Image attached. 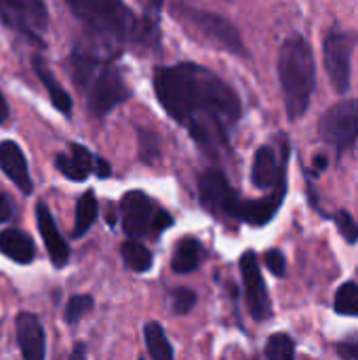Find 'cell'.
Returning a JSON list of instances; mask_svg holds the SVG:
<instances>
[{
    "mask_svg": "<svg viewBox=\"0 0 358 360\" xmlns=\"http://www.w3.org/2000/svg\"><path fill=\"white\" fill-rule=\"evenodd\" d=\"M154 91L165 112L190 131L203 152L217 156L241 120V97L215 72L196 63L156 68Z\"/></svg>",
    "mask_w": 358,
    "mask_h": 360,
    "instance_id": "obj_1",
    "label": "cell"
},
{
    "mask_svg": "<svg viewBox=\"0 0 358 360\" xmlns=\"http://www.w3.org/2000/svg\"><path fill=\"white\" fill-rule=\"evenodd\" d=\"M276 70L283 89L287 118L298 120L308 112L317 86L314 53L304 36L293 34L281 44Z\"/></svg>",
    "mask_w": 358,
    "mask_h": 360,
    "instance_id": "obj_2",
    "label": "cell"
},
{
    "mask_svg": "<svg viewBox=\"0 0 358 360\" xmlns=\"http://www.w3.org/2000/svg\"><path fill=\"white\" fill-rule=\"evenodd\" d=\"M74 84L82 91L91 116L103 118L118 103H122L131 93L124 84L118 68L110 61H101L89 53L74 51L68 59Z\"/></svg>",
    "mask_w": 358,
    "mask_h": 360,
    "instance_id": "obj_3",
    "label": "cell"
},
{
    "mask_svg": "<svg viewBox=\"0 0 358 360\" xmlns=\"http://www.w3.org/2000/svg\"><path fill=\"white\" fill-rule=\"evenodd\" d=\"M74 13L93 36L108 44L152 42L156 34V23L139 21L124 0H82Z\"/></svg>",
    "mask_w": 358,
    "mask_h": 360,
    "instance_id": "obj_4",
    "label": "cell"
},
{
    "mask_svg": "<svg viewBox=\"0 0 358 360\" xmlns=\"http://www.w3.org/2000/svg\"><path fill=\"white\" fill-rule=\"evenodd\" d=\"M173 13L179 19V23L186 30H190L200 42L215 46L219 51L234 53V55H247L241 32L230 19L211 11H200L196 6H186V4H177Z\"/></svg>",
    "mask_w": 358,
    "mask_h": 360,
    "instance_id": "obj_5",
    "label": "cell"
},
{
    "mask_svg": "<svg viewBox=\"0 0 358 360\" xmlns=\"http://www.w3.org/2000/svg\"><path fill=\"white\" fill-rule=\"evenodd\" d=\"M319 135L335 156L352 150L358 139V99H344L327 108L319 120Z\"/></svg>",
    "mask_w": 358,
    "mask_h": 360,
    "instance_id": "obj_6",
    "label": "cell"
},
{
    "mask_svg": "<svg viewBox=\"0 0 358 360\" xmlns=\"http://www.w3.org/2000/svg\"><path fill=\"white\" fill-rule=\"evenodd\" d=\"M358 46V34L333 27L323 40L325 70L333 89L340 95H346L352 86V55Z\"/></svg>",
    "mask_w": 358,
    "mask_h": 360,
    "instance_id": "obj_7",
    "label": "cell"
},
{
    "mask_svg": "<svg viewBox=\"0 0 358 360\" xmlns=\"http://www.w3.org/2000/svg\"><path fill=\"white\" fill-rule=\"evenodd\" d=\"M0 19L13 32L44 44L49 11L44 0H0Z\"/></svg>",
    "mask_w": 358,
    "mask_h": 360,
    "instance_id": "obj_8",
    "label": "cell"
},
{
    "mask_svg": "<svg viewBox=\"0 0 358 360\" xmlns=\"http://www.w3.org/2000/svg\"><path fill=\"white\" fill-rule=\"evenodd\" d=\"M241 276H243L245 302H247V310H249L251 319L257 323L268 321L272 316V300H270L268 287L264 283L257 255L253 251H247L241 257Z\"/></svg>",
    "mask_w": 358,
    "mask_h": 360,
    "instance_id": "obj_9",
    "label": "cell"
},
{
    "mask_svg": "<svg viewBox=\"0 0 358 360\" xmlns=\"http://www.w3.org/2000/svg\"><path fill=\"white\" fill-rule=\"evenodd\" d=\"M198 200L209 213L232 219L238 196L219 169H207L198 177Z\"/></svg>",
    "mask_w": 358,
    "mask_h": 360,
    "instance_id": "obj_10",
    "label": "cell"
},
{
    "mask_svg": "<svg viewBox=\"0 0 358 360\" xmlns=\"http://www.w3.org/2000/svg\"><path fill=\"white\" fill-rule=\"evenodd\" d=\"M287 196V177H283L270 194H266L264 198H255V200H245L238 196L234 211H232V219L234 221H245L249 226H266L268 221L274 219V215L279 213L283 200Z\"/></svg>",
    "mask_w": 358,
    "mask_h": 360,
    "instance_id": "obj_11",
    "label": "cell"
},
{
    "mask_svg": "<svg viewBox=\"0 0 358 360\" xmlns=\"http://www.w3.org/2000/svg\"><path fill=\"white\" fill-rule=\"evenodd\" d=\"M289 143H281V154L272 146H262L253 156L251 181L257 190H272L283 177H287Z\"/></svg>",
    "mask_w": 358,
    "mask_h": 360,
    "instance_id": "obj_12",
    "label": "cell"
},
{
    "mask_svg": "<svg viewBox=\"0 0 358 360\" xmlns=\"http://www.w3.org/2000/svg\"><path fill=\"white\" fill-rule=\"evenodd\" d=\"M156 205L141 190H129L120 200L122 230L129 238H141L150 232L152 217L156 213Z\"/></svg>",
    "mask_w": 358,
    "mask_h": 360,
    "instance_id": "obj_13",
    "label": "cell"
},
{
    "mask_svg": "<svg viewBox=\"0 0 358 360\" xmlns=\"http://www.w3.org/2000/svg\"><path fill=\"white\" fill-rule=\"evenodd\" d=\"M36 224H38V230H40V236L46 247L51 264L55 268H63L70 259V247L63 240V236L44 202H38V207H36Z\"/></svg>",
    "mask_w": 358,
    "mask_h": 360,
    "instance_id": "obj_14",
    "label": "cell"
},
{
    "mask_svg": "<svg viewBox=\"0 0 358 360\" xmlns=\"http://www.w3.org/2000/svg\"><path fill=\"white\" fill-rule=\"evenodd\" d=\"M15 331H17V344L21 350V356L25 360H42L46 354L44 348V329L38 321V316L30 312H21L15 319Z\"/></svg>",
    "mask_w": 358,
    "mask_h": 360,
    "instance_id": "obj_15",
    "label": "cell"
},
{
    "mask_svg": "<svg viewBox=\"0 0 358 360\" xmlns=\"http://www.w3.org/2000/svg\"><path fill=\"white\" fill-rule=\"evenodd\" d=\"M0 171L23 192V194H32L34 192V181L30 177V169H27V162H25V154L23 150L6 139V141H0Z\"/></svg>",
    "mask_w": 358,
    "mask_h": 360,
    "instance_id": "obj_16",
    "label": "cell"
},
{
    "mask_svg": "<svg viewBox=\"0 0 358 360\" xmlns=\"http://www.w3.org/2000/svg\"><path fill=\"white\" fill-rule=\"evenodd\" d=\"M55 167L72 181H84L95 171V156L80 143H70L68 152L55 156Z\"/></svg>",
    "mask_w": 358,
    "mask_h": 360,
    "instance_id": "obj_17",
    "label": "cell"
},
{
    "mask_svg": "<svg viewBox=\"0 0 358 360\" xmlns=\"http://www.w3.org/2000/svg\"><path fill=\"white\" fill-rule=\"evenodd\" d=\"M32 68H34L38 80L44 84V89H46V93H49L53 105H55L63 116H70V114H72V97H70V93L57 82V78L53 76V72L49 70V65L44 63V59H42L40 55H34V57H32Z\"/></svg>",
    "mask_w": 358,
    "mask_h": 360,
    "instance_id": "obj_18",
    "label": "cell"
},
{
    "mask_svg": "<svg viewBox=\"0 0 358 360\" xmlns=\"http://www.w3.org/2000/svg\"><path fill=\"white\" fill-rule=\"evenodd\" d=\"M0 253L15 264H30L34 259V243L32 238L15 228H6L0 232Z\"/></svg>",
    "mask_w": 358,
    "mask_h": 360,
    "instance_id": "obj_19",
    "label": "cell"
},
{
    "mask_svg": "<svg viewBox=\"0 0 358 360\" xmlns=\"http://www.w3.org/2000/svg\"><path fill=\"white\" fill-rule=\"evenodd\" d=\"M200 259H203V245L194 236H184L175 247V253L171 259V270L175 274L194 272L200 266Z\"/></svg>",
    "mask_w": 358,
    "mask_h": 360,
    "instance_id": "obj_20",
    "label": "cell"
},
{
    "mask_svg": "<svg viewBox=\"0 0 358 360\" xmlns=\"http://www.w3.org/2000/svg\"><path fill=\"white\" fill-rule=\"evenodd\" d=\"M97 211L99 209H97L95 194H93V190H87L76 202V217H74V230H72L74 238H80L82 234H87L91 230V226L97 219Z\"/></svg>",
    "mask_w": 358,
    "mask_h": 360,
    "instance_id": "obj_21",
    "label": "cell"
},
{
    "mask_svg": "<svg viewBox=\"0 0 358 360\" xmlns=\"http://www.w3.org/2000/svg\"><path fill=\"white\" fill-rule=\"evenodd\" d=\"M143 335H146V348H148V354L154 360H171L175 356L173 352V346L169 342V338L165 335V329L160 327V323L152 321L146 325L143 329Z\"/></svg>",
    "mask_w": 358,
    "mask_h": 360,
    "instance_id": "obj_22",
    "label": "cell"
},
{
    "mask_svg": "<svg viewBox=\"0 0 358 360\" xmlns=\"http://www.w3.org/2000/svg\"><path fill=\"white\" fill-rule=\"evenodd\" d=\"M120 253H122V259H124L127 268L133 270V272H137V274L148 272L152 268V264H154V257H152L150 249H146L135 238H129L127 243H122Z\"/></svg>",
    "mask_w": 358,
    "mask_h": 360,
    "instance_id": "obj_23",
    "label": "cell"
},
{
    "mask_svg": "<svg viewBox=\"0 0 358 360\" xmlns=\"http://www.w3.org/2000/svg\"><path fill=\"white\" fill-rule=\"evenodd\" d=\"M333 310L340 316H357L358 319V285L348 281L344 283L333 300Z\"/></svg>",
    "mask_w": 358,
    "mask_h": 360,
    "instance_id": "obj_24",
    "label": "cell"
},
{
    "mask_svg": "<svg viewBox=\"0 0 358 360\" xmlns=\"http://www.w3.org/2000/svg\"><path fill=\"white\" fill-rule=\"evenodd\" d=\"M264 354L270 360H291L295 356V342L287 333H274L268 338Z\"/></svg>",
    "mask_w": 358,
    "mask_h": 360,
    "instance_id": "obj_25",
    "label": "cell"
},
{
    "mask_svg": "<svg viewBox=\"0 0 358 360\" xmlns=\"http://www.w3.org/2000/svg\"><path fill=\"white\" fill-rule=\"evenodd\" d=\"M323 217L333 219V224L338 226V232L342 234V238L348 245H357L358 243V224L354 221V217L348 211H335V213H325Z\"/></svg>",
    "mask_w": 358,
    "mask_h": 360,
    "instance_id": "obj_26",
    "label": "cell"
},
{
    "mask_svg": "<svg viewBox=\"0 0 358 360\" xmlns=\"http://www.w3.org/2000/svg\"><path fill=\"white\" fill-rule=\"evenodd\" d=\"M93 310V297L91 295H74L70 297V302L65 304L63 310V321L68 325H76L84 314H89Z\"/></svg>",
    "mask_w": 358,
    "mask_h": 360,
    "instance_id": "obj_27",
    "label": "cell"
},
{
    "mask_svg": "<svg viewBox=\"0 0 358 360\" xmlns=\"http://www.w3.org/2000/svg\"><path fill=\"white\" fill-rule=\"evenodd\" d=\"M171 306H173V312L177 316H184L188 314L194 306H196V293L192 289H186V287H177L171 291Z\"/></svg>",
    "mask_w": 358,
    "mask_h": 360,
    "instance_id": "obj_28",
    "label": "cell"
},
{
    "mask_svg": "<svg viewBox=\"0 0 358 360\" xmlns=\"http://www.w3.org/2000/svg\"><path fill=\"white\" fill-rule=\"evenodd\" d=\"M264 264H266V268H268L274 276H279V278H283V276L287 274V259H285V255H283L279 249L266 251Z\"/></svg>",
    "mask_w": 358,
    "mask_h": 360,
    "instance_id": "obj_29",
    "label": "cell"
},
{
    "mask_svg": "<svg viewBox=\"0 0 358 360\" xmlns=\"http://www.w3.org/2000/svg\"><path fill=\"white\" fill-rule=\"evenodd\" d=\"M169 226H173V217H171L167 211L156 209V213H154V217H152V224H150V232L158 236V234H162Z\"/></svg>",
    "mask_w": 358,
    "mask_h": 360,
    "instance_id": "obj_30",
    "label": "cell"
},
{
    "mask_svg": "<svg viewBox=\"0 0 358 360\" xmlns=\"http://www.w3.org/2000/svg\"><path fill=\"white\" fill-rule=\"evenodd\" d=\"M338 356L346 360H358V342H342L338 344Z\"/></svg>",
    "mask_w": 358,
    "mask_h": 360,
    "instance_id": "obj_31",
    "label": "cell"
},
{
    "mask_svg": "<svg viewBox=\"0 0 358 360\" xmlns=\"http://www.w3.org/2000/svg\"><path fill=\"white\" fill-rule=\"evenodd\" d=\"M11 213H13V207L8 202V198L4 194H0V224L8 221L11 219Z\"/></svg>",
    "mask_w": 358,
    "mask_h": 360,
    "instance_id": "obj_32",
    "label": "cell"
},
{
    "mask_svg": "<svg viewBox=\"0 0 358 360\" xmlns=\"http://www.w3.org/2000/svg\"><path fill=\"white\" fill-rule=\"evenodd\" d=\"M95 173H97V177H99V179L110 177V165H108L103 158H95Z\"/></svg>",
    "mask_w": 358,
    "mask_h": 360,
    "instance_id": "obj_33",
    "label": "cell"
},
{
    "mask_svg": "<svg viewBox=\"0 0 358 360\" xmlns=\"http://www.w3.org/2000/svg\"><path fill=\"white\" fill-rule=\"evenodd\" d=\"M6 118H8V105H6V99L0 93V124H4Z\"/></svg>",
    "mask_w": 358,
    "mask_h": 360,
    "instance_id": "obj_34",
    "label": "cell"
},
{
    "mask_svg": "<svg viewBox=\"0 0 358 360\" xmlns=\"http://www.w3.org/2000/svg\"><path fill=\"white\" fill-rule=\"evenodd\" d=\"M327 167H329V158L327 156H317L314 158V169L317 171H325Z\"/></svg>",
    "mask_w": 358,
    "mask_h": 360,
    "instance_id": "obj_35",
    "label": "cell"
},
{
    "mask_svg": "<svg viewBox=\"0 0 358 360\" xmlns=\"http://www.w3.org/2000/svg\"><path fill=\"white\" fill-rule=\"evenodd\" d=\"M162 2H165V0H148V6H150L152 11H156V13H158V11H160V6H162Z\"/></svg>",
    "mask_w": 358,
    "mask_h": 360,
    "instance_id": "obj_36",
    "label": "cell"
},
{
    "mask_svg": "<svg viewBox=\"0 0 358 360\" xmlns=\"http://www.w3.org/2000/svg\"><path fill=\"white\" fill-rule=\"evenodd\" d=\"M82 354H87V348H84V344H78V346L74 348L72 356H82Z\"/></svg>",
    "mask_w": 358,
    "mask_h": 360,
    "instance_id": "obj_37",
    "label": "cell"
},
{
    "mask_svg": "<svg viewBox=\"0 0 358 360\" xmlns=\"http://www.w3.org/2000/svg\"><path fill=\"white\" fill-rule=\"evenodd\" d=\"M65 2H68V4H70V6H72L74 11H76V8L80 6V2H82V0H65Z\"/></svg>",
    "mask_w": 358,
    "mask_h": 360,
    "instance_id": "obj_38",
    "label": "cell"
}]
</instances>
